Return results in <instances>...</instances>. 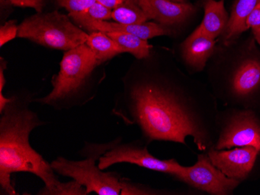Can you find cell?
<instances>
[{"mask_svg": "<svg viewBox=\"0 0 260 195\" xmlns=\"http://www.w3.org/2000/svg\"><path fill=\"white\" fill-rule=\"evenodd\" d=\"M96 1L104 4L111 10H114L117 7H119V5L125 3L126 0H96Z\"/></svg>", "mask_w": 260, "mask_h": 195, "instance_id": "cell-26", "label": "cell"}, {"mask_svg": "<svg viewBox=\"0 0 260 195\" xmlns=\"http://www.w3.org/2000/svg\"><path fill=\"white\" fill-rule=\"evenodd\" d=\"M80 14H84L92 20L109 21L112 20V10L96 1L93 5L89 7L86 12Z\"/></svg>", "mask_w": 260, "mask_h": 195, "instance_id": "cell-21", "label": "cell"}, {"mask_svg": "<svg viewBox=\"0 0 260 195\" xmlns=\"http://www.w3.org/2000/svg\"><path fill=\"white\" fill-rule=\"evenodd\" d=\"M207 1H208V0H204V1H203V3H204H204L207 2Z\"/></svg>", "mask_w": 260, "mask_h": 195, "instance_id": "cell-31", "label": "cell"}, {"mask_svg": "<svg viewBox=\"0 0 260 195\" xmlns=\"http://www.w3.org/2000/svg\"><path fill=\"white\" fill-rule=\"evenodd\" d=\"M217 44L216 39L209 37L200 27L181 43V57L191 73L202 72L205 69Z\"/></svg>", "mask_w": 260, "mask_h": 195, "instance_id": "cell-13", "label": "cell"}, {"mask_svg": "<svg viewBox=\"0 0 260 195\" xmlns=\"http://www.w3.org/2000/svg\"><path fill=\"white\" fill-rule=\"evenodd\" d=\"M10 4L21 8H31L37 13L42 12L46 0H7Z\"/></svg>", "mask_w": 260, "mask_h": 195, "instance_id": "cell-24", "label": "cell"}, {"mask_svg": "<svg viewBox=\"0 0 260 195\" xmlns=\"http://www.w3.org/2000/svg\"><path fill=\"white\" fill-rule=\"evenodd\" d=\"M128 163L148 170L169 174L174 177L179 174L182 165L172 159L161 160L156 158L149 152L147 144L135 141L128 143L115 144L105 152L99 160V167L105 170L114 164Z\"/></svg>", "mask_w": 260, "mask_h": 195, "instance_id": "cell-8", "label": "cell"}, {"mask_svg": "<svg viewBox=\"0 0 260 195\" xmlns=\"http://www.w3.org/2000/svg\"><path fill=\"white\" fill-rule=\"evenodd\" d=\"M55 2L68 11V15H76L86 12L96 0H55Z\"/></svg>", "mask_w": 260, "mask_h": 195, "instance_id": "cell-20", "label": "cell"}, {"mask_svg": "<svg viewBox=\"0 0 260 195\" xmlns=\"http://www.w3.org/2000/svg\"><path fill=\"white\" fill-rule=\"evenodd\" d=\"M17 37L67 52L85 44L88 33L74 24L70 16L55 10L37 13L23 20L19 24Z\"/></svg>", "mask_w": 260, "mask_h": 195, "instance_id": "cell-6", "label": "cell"}, {"mask_svg": "<svg viewBox=\"0 0 260 195\" xmlns=\"http://www.w3.org/2000/svg\"><path fill=\"white\" fill-rule=\"evenodd\" d=\"M169 1H171V2L173 3H177V4H185V3H188L186 0H169Z\"/></svg>", "mask_w": 260, "mask_h": 195, "instance_id": "cell-30", "label": "cell"}, {"mask_svg": "<svg viewBox=\"0 0 260 195\" xmlns=\"http://www.w3.org/2000/svg\"><path fill=\"white\" fill-rule=\"evenodd\" d=\"M77 26L87 31L123 32L131 33L144 40L148 41L159 36H171L174 33V29L157 24L156 22H146L144 24H119L117 22L101 21L92 20L84 14L69 15Z\"/></svg>", "mask_w": 260, "mask_h": 195, "instance_id": "cell-11", "label": "cell"}, {"mask_svg": "<svg viewBox=\"0 0 260 195\" xmlns=\"http://www.w3.org/2000/svg\"><path fill=\"white\" fill-rule=\"evenodd\" d=\"M99 65L95 55L86 43L67 51L59 63L58 74L52 78V91L33 101L57 110L84 105L87 101L83 91Z\"/></svg>", "mask_w": 260, "mask_h": 195, "instance_id": "cell-4", "label": "cell"}, {"mask_svg": "<svg viewBox=\"0 0 260 195\" xmlns=\"http://www.w3.org/2000/svg\"><path fill=\"white\" fill-rule=\"evenodd\" d=\"M39 194L42 195H87V190L84 186L81 185L77 180L72 181L59 182L55 187L49 190H42Z\"/></svg>", "mask_w": 260, "mask_h": 195, "instance_id": "cell-19", "label": "cell"}, {"mask_svg": "<svg viewBox=\"0 0 260 195\" xmlns=\"http://www.w3.org/2000/svg\"><path fill=\"white\" fill-rule=\"evenodd\" d=\"M0 114V187L6 194L16 195L11 183L14 173L24 172L39 177L49 190L59 183L51 164L32 148V131L45 124L30 110V96H13Z\"/></svg>", "mask_w": 260, "mask_h": 195, "instance_id": "cell-2", "label": "cell"}, {"mask_svg": "<svg viewBox=\"0 0 260 195\" xmlns=\"http://www.w3.org/2000/svg\"><path fill=\"white\" fill-rule=\"evenodd\" d=\"M147 14L149 20L173 29L190 18L197 7L189 3L177 4L169 0H131Z\"/></svg>", "mask_w": 260, "mask_h": 195, "instance_id": "cell-12", "label": "cell"}, {"mask_svg": "<svg viewBox=\"0 0 260 195\" xmlns=\"http://www.w3.org/2000/svg\"><path fill=\"white\" fill-rule=\"evenodd\" d=\"M105 33L115 41L124 52L134 55L138 60L147 59L153 49L148 41L144 40L131 33L123 32H106Z\"/></svg>", "mask_w": 260, "mask_h": 195, "instance_id": "cell-17", "label": "cell"}, {"mask_svg": "<svg viewBox=\"0 0 260 195\" xmlns=\"http://www.w3.org/2000/svg\"><path fill=\"white\" fill-rule=\"evenodd\" d=\"M259 152L254 147L242 146L229 150L212 148L207 153L213 165L222 173L230 178L242 182L250 174Z\"/></svg>", "mask_w": 260, "mask_h": 195, "instance_id": "cell-10", "label": "cell"}, {"mask_svg": "<svg viewBox=\"0 0 260 195\" xmlns=\"http://www.w3.org/2000/svg\"><path fill=\"white\" fill-rule=\"evenodd\" d=\"M206 68L217 102L260 114V49L252 33L217 44Z\"/></svg>", "mask_w": 260, "mask_h": 195, "instance_id": "cell-3", "label": "cell"}, {"mask_svg": "<svg viewBox=\"0 0 260 195\" xmlns=\"http://www.w3.org/2000/svg\"><path fill=\"white\" fill-rule=\"evenodd\" d=\"M6 66H7V62L4 60V58H1V65H0V92H3L4 86L6 84L5 75H4Z\"/></svg>", "mask_w": 260, "mask_h": 195, "instance_id": "cell-27", "label": "cell"}, {"mask_svg": "<svg viewBox=\"0 0 260 195\" xmlns=\"http://www.w3.org/2000/svg\"><path fill=\"white\" fill-rule=\"evenodd\" d=\"M18 27L16 20H9L0 27V47L17 37Z\"/></svg>", "mask_w": 260, "mask_h": 195, "instance_id": "cell-22", "label": "cell"}, {"mask_svg": "<svg viewBox=\"0 0 260 195\" xmlns=\"http://www.w3.org/2000/svg\"><path fill=\"white\" fill-rule=\"evenodd\" d=\"M112 20L127 25L144 24L150 20L143 10L131 0H126L112 10Z\"/></svg>", "mask_w": 260, "mask_h": 195, "instance_id": "cell-18", "label": "cell"}, {"mask_svg": "<svg viewBox=\"0 0 260 195\" xmlns=\"http://www.w3.org/2000/svg\"><path fill=\"white\" fill-rule=\"evenodd\" d=\"M122 195L158 194L155 190H149L147 187L134 183L128 180H122Z\"/></svg>", "mask_w": 260, "mask_h": 195, "instance_id": "cell-23", "label": "cell"}, {"mask_svg": "<svg viewBox=\"0 0 260 195\" xmlns=\"http://www.w3.org/2000/svg\"><path fill=\"white\" fill-rule=\"evenodd\" d=\"M252 30V35L255 38V42L258 44V46L260 47V27H254L251 29Z\"/></svg>", "mask_w": 260, "mask_h": 195, "instance_id": "cell-29", "label": "cell"}, {"mask_svg": "<svg viewBox=\"0 0 260 195\" xmlns=\"http://www.w3.org/2000/svg\"><path fill=\"white\" fill-rule=\"evenodd\" d=\"M204 17L199 27L209 37L217 39L226 28L229 15L223 0H208L204 3Z\"/></svg>", "mask_w": 260, "mask_h": 195, "instance_id": "cell-15", "label": "cell"}, {"mask_svg": "<svg viewBox=\"0 0 260 195\" xmlns=\"http://www.w3.org/2000/svg\"><path fill=\"white\" fill-rule=\"evenodd\" d=\"M245 27L247 30L254 27H260V0L247 17Z\"/></svg>", "mask_w": 260, "mask_h": 195, "instance_id": "cell-25", "label": "cell"}, {"mask_svg": "<svg viewBox=\"0 0 260 195\" xmlns=\"http://www.w3.org/2000/svg\"><path fill=\"white\" fill-rule=\"evenodd\" d=\"M191 187L213 195H230L242 182L227 177L213 165L207 152L199 154L192 167H183L175 176Z\"/></svg>", "mask_w": 260, "mask_h": 195, "instance_id": "cell-9", "label": "cell"}, {"mask_svg": "<svg viewBox=\"0 0 260 195\" xmlns=\"http://www.w3.org/2000/svg\"><path fill=\"white\" fill-rule=\"evenodd\" d=\"M120 141L121 139H116L109 143L90 144L86 151L85 160L76 161L58 157L51 163V166L56 174L70 177L84 186L87 194H121L122 179L115 173L105 172L96 165V161Z\"/></svg>", "mask_w": 260, "mask_h": 195, "instance_id": "cell-5", "label": "cell"}, {"mask_svg": "<svg viewBox=\"0 0 260 195\" xmlns=\"http://www.w3.org/2000/svg\"><path fill=\"white\" fill-rule=\"evenodd\" d=\"M86 44L95 55L99 65L113 59L119 54L125 53L115 41L102 31L89 33Z\"/></svg>", "mask_w": 260, "mask_h": 195, "instance_id": "cell-16", "label": "cell"}, {"mask_svg": "<svg viewBox=\"0 0 260 195\" xmlns=\"http://www.w3.org/2000/svg\"><path fill=\"white\" fill-rule=\"evenodd\" d=\"M252 146L260 151V114L249 109L227 107L219 111L218 137L214 148Z\"/></svg>", "mask_w": 260, "mask_h": 195, "instance_id": "cell-7", "label": "cell"}, {"mask_svg": "<svg viewBox=\"0 0 260 195\" xmlns=\"http://www.w3.org/2000/svg\"><path fill=\"white\" fill-rule=\"evenodd\" d=\"M10 100L11 98H7V97H4V94H3V92H0V113L4 110L6 106L10 103Z\"/></svg>", "mask_w": 260, "mask_h": 195, "instance_id": "cell-28", "label": "cell"}, {"mask_svg": "<svg viewBox=\"0 0 260 195\" xmlns=\"http://www.w3.org/2000/svg\"><path fill=\"white\" fill-rule=\"evenodd\" d=\"M259 0H235L229 23L220 35V43H229L239 38L245 31V21Z\"/></svg>", "mask_w": 260, "mask_h": 195, "instance_id": "cell-14", "label": "cell"}, {"mask_svg": "<svg viewBox=\"0 0 260 195\" xmlns=\"http://www.w3.org/2000/svg\"><path fill=\"white\" fill-rule=\"evenodd\" d=\"M218 104L209 87L184 73L154 48L138 60L123 80L112 113L136 125L147 145L164 141L186 145L192 137L198 150L214 148L218 137Z\"/></svg>", "mask_w": 260, "mask_h": 195, "instance_id": "cell-1", "label": "cell"}]
</instances>
